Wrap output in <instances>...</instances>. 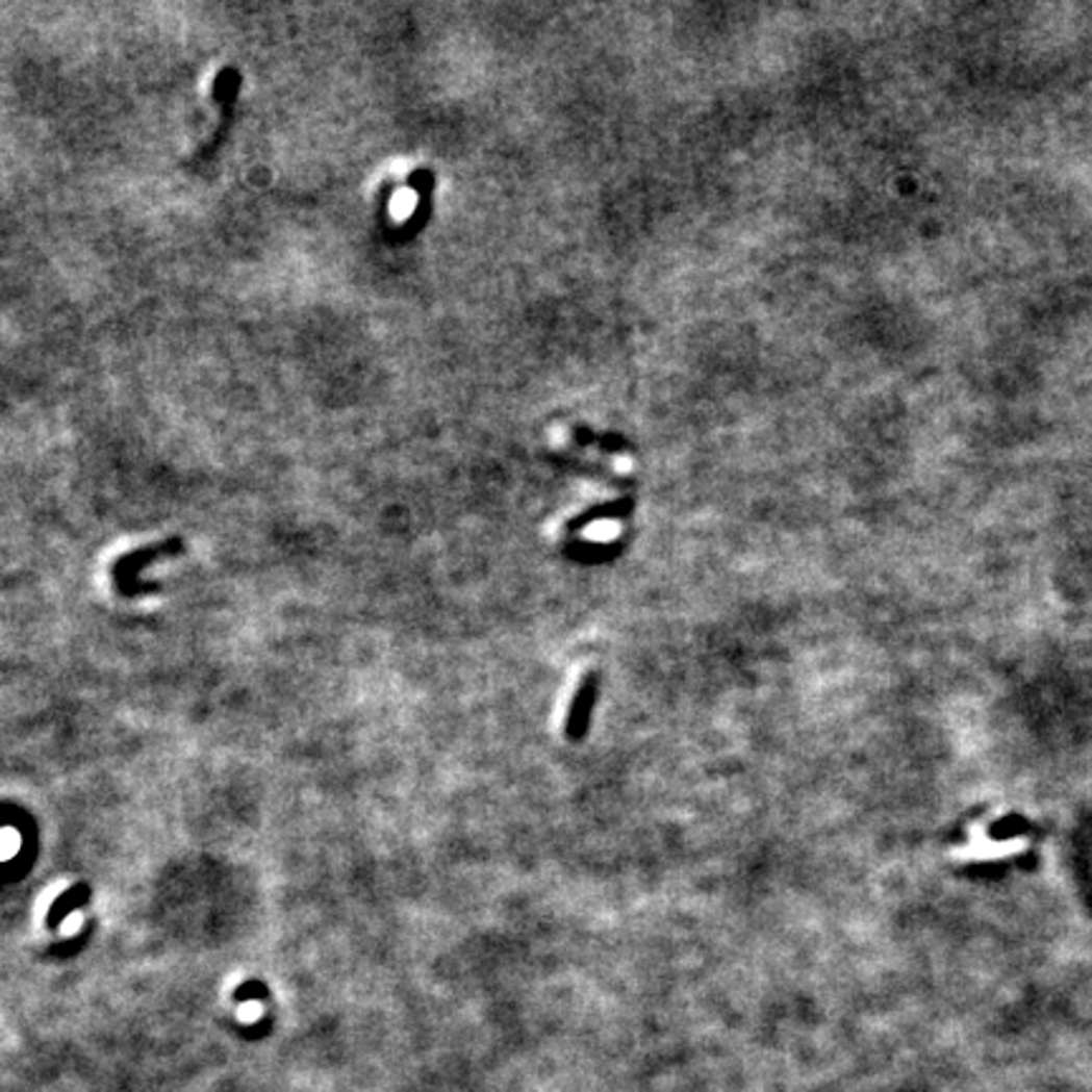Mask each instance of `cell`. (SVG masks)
Masks as SVG:
<instances>
[{"label":"cell","instance_id":"obj_1","mask_svg":"<svg viewBox=\"0 0 1092 1092\" xmlns=\"http://www.w3.org/2000/svg\"><path fill=\"white\" fill-rule=\"evenodd\" d=\"M969 835H971L969 845L956 847L948 853L954 860H964V863H971V860L973 863H976V860H999V858H1007V855L1024 853V849L1030 847V842L1026 840L991 842L987 840V835H984L982 824H973V828L969 830Z\"/></svg>","mask_w":1092,"mask_h":1092},{"label":"cell","instance_id":"obj_2","mask_svg":"<svg viewBox=\"0 0 1092 1092\" xmlns=\"http://www.w3.org/2000/svg\"><path fill=\"white\" fill-rule=\"evenodd\" d=\"M598 688H600V676L598 672H587V676L582 678L575 701H572V711H569V718H566V729H564L566 739L580 741L582 736L587 734L594 701H598Z\"/></svg>","mask_w":1092,"mask_h":1092}]
</instances>
